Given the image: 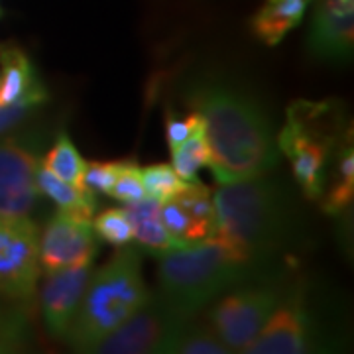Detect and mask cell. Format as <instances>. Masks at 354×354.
Segmentation results:
<instances>
[{
  "label": "cell",
  "instance_id": "1",
  "mask_svg": "<svg viewBox=\"0 0 354 354\" xmlns=\"http://www.w3.org/2000/svg\"><path fill=\"white\" fill-rule=\"evenodd\" d=\"M185 102L203 116L209 167L223 183L270 174L279 162L276 130L250 91L221 77H199Z\"/></svg>",
  "mask_w": 354,
  "mask_h": 354
},
{
  "label": "cell",
  "instance_id": "2",
  "mask_svg": "<svg viewBox=\"0 0 354 354\" xmlns=\"http://www.w3.org/2000/svg\"><path fill=\"white\" fill-rule=\"evenodd\" d=\"M213 203L216 213L213 236L248 262L260 264L290 234V201L283 187L266 174L223 183L213 195Z\"/></svg>",
  "mask_w": 354,
  "mask_h": 354
},
{
  "label": "cell",
  "instance_id": "3",
  "mask_svg": "<svg viewBox=\"0 0 354 354\" xmlns=\"http://www.w3.org/2000/svg\"><path fill=\"white\" fill-rule=\"evenodd\" d=\"M258 264L244 260L218 236L160 252V295L185 315H197L205 305L228 290L244 286Z\"/></svg>",
  "mask_w": 354,
  "mask_h": 354
},
{
  "label": "cell",
  "instance_id": "4",
  "mask_svg": "<svg viewBox=\"0 0 354 354\" xmlns=\"http://www.w3.org/2000/svg\"><path fill=\"white\" fill-rule=\"evenodd\" d=\"M150 295L142 276L140 250L130 244L118 246L106 264L91 272L65 342L75 353H93L95 346L134 315Z\"/></svg>",
  "mask_w": 354,
  "mask_h": 354
},
{
  "label": "cell",
  "instance_id": "5",
  "mask_svg": "<svg viewBox=\"0 0 354 354\" xmlns=\"http://www.w3.org/2000/svg\"><path fill=\"white\" fill-rule=\"evenodd\" d=\"M330 102L295 101L286 124L276 134L279 152L288 158L291 174L307 199L323 197L333 160L351 136L342 132Z\"/></svg>",
  "mask_w": 354,
  "mask_h": 354
},
{
  "label": "cell",
  "instance_id": "6",
  "mask_svg": "<svg viewBox=\"0 0 354 354\" xmlns=\"http://www.w3.org/2000/svg\"><path fill=\"white\" fill-rule=\"evenodd\" d=\"M41 140L36 132L20 130L0 136V218H30L39 207Z\"/></svg>",
  "mask_w": 354,
  "mask_h": 354
},
{
  "label": "cell",
  "instance_id": "7",
  "mask_svg": "<svg viewBox=\"0 0 354 354\" xmlns=\"http://www.w3.org/2000/svg\"><path fill=\"white\" fill-rule=\"evenodd\" d=\"M162 295H150L134 315L101 341L93 353L97 354H169L179 329L189 321Z\"/></svg>",
  "mask_w": 354,
  "mask_h": 354
},
{
  "label": "cell",
  "instance_id": "8",
  "mask_svg": "<svg viewBox=\"0 0 354 354\" xmlns=\"http://www.w3.org/2000/svg\"><path fill=\"white\" fill-rule=\"evenodd\" d=\"M281 301L276 283H250L234 288L209 313V325L230 353H244Z\"/></svg>",
  "mask_w": 354,
  "mask_h": 354
},
{
  "label": "cell",
  "instance_id": "9",
  "mask_svg": "<svg viewBox=\"0 0 354 354\" xmlns=\"http://www.w3.org/2000/svg\"><path fill=\"white\" fill-rule=\"evenodd\" d=\"M39 228L32 218H0V295L30 304L38 290Z\"/></svg>",
  "mask_w": 354,
  "mask_h": 354
},
{
  "label": "cell",
  "instance_id": "10",
  "mask_svg": "<svg viewBox=\"0 0 354 354\" xmlns=\"http://www.w3.org/2000/svg\"><path fill=\"white\" fill-rule=\"evenodd\" d=\"M99 241L91 221L57 211L39 232V264L46 272L93 264Z\"/></svg>",
  "mask_w": 354,
  "mask_h": 354
},
{
  "label": "cell",
  "instance_id": "11",
  "mask_svg": "<svg viewBox=\"0 0 354 354\" xmlns=\"http://www.w3.org/2000/svg\"><path fill=\"white\" fill-rule=\"evenodd\" d=\"M93 264L46 272V279L39 291V311L44 327L53 339L65 341L87 288Z\"/></svg>",
  "mask_w": 354,
  "mask_h": 354
},
{
  "label": "cell",
  "instance_id": "12",
  "mask_svg": "<svg viewBox=\"0 0 354 354\" xmlns=\"http://www.w3.org/2000/svg\"><path fill=\"white\" fill-rule=\"evenodd\" d=\"M313 330L299 295L279 301L244 354H304L313 351Z\"/></svg>",
  "mask_w": 354,
  "mask_h": 354
},
{
  "label": "cell",
  "instance_id": "13",
  "mask_svg": "<svg viewBox=\"0 0 354 354\" xmlns=\"http://www.w3.org/2000/svg\"><path fill=\"white\" fill-rule=\"evenodd\" d=\"M307 48L317 59L344 62L354 48V0H313Z\"/></svg>",
  "mask_w": 354,
  "mask_h": 354
},
{
  "label": "cell",
  "instance_id": "14",
  "mask_svg": "<svg viewBox=\"0 0 354 354\" xmlns=\"http://www.w3.org/2000/svg\"><path fill=\"white\" fill-rule=\"evenodd\" d=\"M18 102H48V88L28 53L12 41L0 44V106Z\"/></svg>",
  "mask_w": 354,
  "mask_h": 354
},
{
  "label": "cell",
  "instance_id": "15",
  "mask_svg": "<svg viewBox=\"0 0 354 354\" xmlns=\"http://www.w3.org/2000/svg\"><path fill=\"white\" fill-rule=\"evenodd\" d=\"M313 0H266L250 20L254 38L268 48L278 46L304 20Z\"/></svg>",
  "mask_w": 354,
  "mask_h": 354
},
{
  "label": "cell",
  "instance_id": "16",
  "mask_svg": "<svg viewBox=\"0 0 354 354\" xmlns=\"http://www.w3.org/2000/svg\"><path fill=\"white\" fill-rule=\"evenodd\" d=\"M160 207H162V203L150 199V197H142L138 201L127 203L124 209H127L130 225H132L134 241L144 244L152 252H167L174 248H181L183 244H179L164 227Z\"/></svg>",
  "mask_w": 354,
  "mask_h": 354
},
{
  "label": "cell",
  "instance_id": "17",
  "mask_svg": "<svg viewBox=\"0 0 354 354\" xmlns=\"http://www.w3.org/2000/svg\"><path fill=\"white\" fill-rule=\"evenodd\" d=\"M36 181H38L39 193L55 203L57 211H64L85 221H93L97 211L95 191H91L88 187H77L73 183H67L64 179L55 177L50 169L41 165V162L38 165Z\"/></svg>",
  "mask_w": 354,
  "mask_h": 354
},
{
  "label": "cell",
  "instance_id": "18",
  "mask_svg": "<svg viewBox=\"0 0 354 354\" xmlns=\"http://www.w3.org/2000/svg\"><path fill=\"white\" fill-rule=\"evenodd\" d=\"M327 181H330V185L329 189L323 191V211L327 215H341L351 207L354 195V152L351 136L342 142L335 156Z\"/></svg>",
  "mask_w": 354,
  "mask_h": 354
},
{
  "label": "cell",
  "instance_id": "19",
  "mask_svg": "<svg viewBox=\"0 0 354 354\" xmlns=\"http://www.w3.org/2000/svg\"><path fill=\"white\" fill-rule=\"evenodd\" d=\"M174 201L187 215L191 225L193 242L211 239L216 228V213L213 193L199 181H189L183 189L174 197Z\"/></svg>",
  "mask_w": 354,
  "mask_h": 354
},
{
  "label": "cell",
  "instance_id": "20",
  "mask_svg": "<svg viewBox=\"0 0 354 354\" xmlns=\"http://www.w3.org/2000/svg\"><path fill=\"white\" fill-rule=\"evenodd\" d=\"M41 165L50 169L51 174L67 183H73L77 187L85 185V167L87 162L81 158V153L71 142L67 132H59L46 156H41Z\"/></svg>",
  "mask_w": 354,
  "mask_h": 354
},
{
  "label": "cell",
  "instance_id": "21",
  "mask_svg": "<svg viewBox=\"0 0 354 354\" xmlns=\"http://www.w3.org/2000/svg\"><path fill=\"white\" fill-rule=\"evenodd\" d=\"M32 337L34 333L24 309L14 301H0V354L30 351Z\"/></svg>",
  "mask_w": 354,
  "mask_h": 354
},
{
  "label": "cell",
  "instance_id": "22",
  "mask_svg": "<svg viewBox=\"0 0 354 354\" xmlns=\"http://www.w3.org/2000/svg\"><path fill=\"white\" fill-rule=\"evenodd\" d=\"M227 344L218 339L209 323H201L195 317L179 329L176 341L169 346V354H228Z\"/></svg>",
  "mask_w": 354,
  "mask_h": 354
},
{
  "label": "cell",
  "instance_id": "23",
  "mask_svg": "<svg viewBox=\"0 0 354 354\" xmlns=\"http://www.w3.org/2000/svg\"><path fill=\"white\" fill-rule=\"evenodd\" d=\"M171 152V167L183 181H197L199 169L209 164V144L205 138V124Z\"/></svg>",
  "mask_w": 354,
  "mask_h": 354
},
{
  "label": "cell",
  "instance_id": "24",
  "mask_svg": "<svg viewBox=\"0 0 354 354\" xmlns=\"http://www.w3.org/2000/svg\"><path fill=\"white\" fill-rule=\"evenodd\" d=\"M140 171H142V183H144L146 197L160 203L171 201L177 193L189 183V181H183L176 174V169L167 164L146 165Z\"/></svg>",
  "mask_w": 354,
  "mask_h": 354
},
{
  "label": "cell",
  "instance_id": "25",
  "mask_svg": "<svg viewBox=\"0 0 354 354\" xmlns=\"http://www.w3.org/2000/svg\"><path fill=\"white\" fill-rule=\"evenodd\" d=\"M91 227L95 230L97 239L109 242L116 248L134 241L132 225H130V218H128L124 207H111L97 216H93Z\"/></svg>",
  "mask_w": 354,
  "mask_h": 354
},
{
  "label": "cell",
  "instance_id": "26",
  "mask_svg": "<svg viewBox=\"0 0 354 354\" xmlns=\"http://www.w3.org/2000/svg\"><path fill=\"white\" fill-rule=\"evenodd\" d=\"M140 169L142 167H140L136 160H122L120 171L116 176L113 189H111V197H114L116 201L124 203V205L146 197Z\"/></svg>",
  "mask_w": 354,
  "mask_h": 354
},
{
  "label": "cell",
  "instance_id": "27",
  "mask_svg": "<svg viewBox=\"0 0 354 354\" xmlns=\"http://www.w3.org/2000/svg\"><path fill=\"white\" fill-rule=\"evenodd\" d=\"M44 104H34V102H18V104H6L0 106V136L12 134L22 130L26 124H30Z\"/></svg>",
  "mask_w": 354,
  "mask_h": 354
},
{
  "label": "cell",
  "instance_id": "28",
  "mask_svg": "<svg viewBox=\"0 0 354 354\" xmlns=\"http://www.w3.org/2000/svg\"><path fill=\"white\" fill-rule=\"evenodd\" d=\"M199 127H203V116L197 111L191 109V113L185 114L183 118H177L171 111H167L165 113V140H167L169 150L183 144Z\"/></svg>",
  "mask_w": 354,
  "mask_h": 354
},
{
  "label": "cell",
  "instance_id": "29",
  "mask_svg": "<svg viewBox=\"0 0 354 354\" xmlns=\"http://www.w3.org/2000/svg\"><path fill=\"white\" fill-rule=\"evenodd\" d=\"M122 160L116 162H87L85 167V185L95 193L111 195L116 176L120 171Z\"/></svg>",
  "mask_w": 354,
  "mask_h": 354
},
{
  "label": "cell",
  "instance_id": "30",
  "mask_svg": "<svg viewBox=\"0 0 354 354\" xmlns=\"http://www.w3.org/2000/svg\"><path fill=\"white\" fill-rule=\"evenodd\" d=\"M0 301H8V299H4V297H2V295H0Z\"/></svg>",
  "mask_w": 354,
  "mask_h": 354
}]
</instances>
